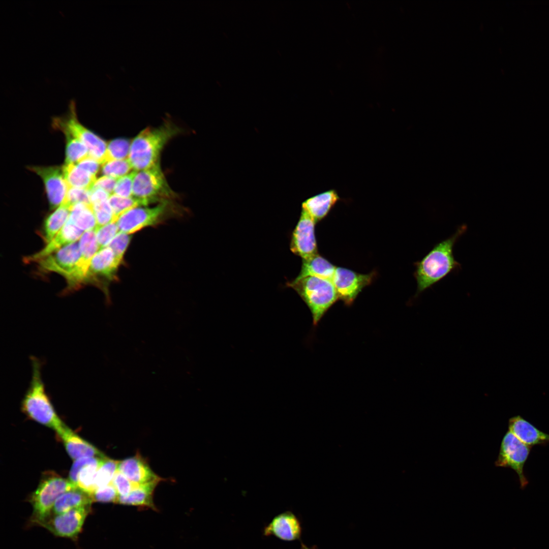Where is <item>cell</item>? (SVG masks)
<instances>
[{
	"instance_id": "obj_1",
	"label": "cell",
	"mask_w": 549,
	"mask_h": 549,
	"mask_svg": "<svg viewBox=\"0 0 549 549\" xmlns=\"http://www.w3.org/2000/svg\"><path fill=\"white\" fill-rule=\"evenodd\" d=\"M467 229L466 225H461L453 234L435 245L421 259L413 263V276L417 284L414 299L449 274L461 269V264L454 258L453 248Z\"/></svg>"
},
{
	"instance_id": "obj_2",
	"label": "cell",
	"mask_w": 549,
	"mask_h": 549,
	"mask_svg": "<svg viewBox=\"0 0 549 549\" xmlns=\"http://www.w3.org/2000/svg\"><path fill=\"white\" fill-rule=\"evenodd\" d=\"M30 359L32 378L21 402V410L29 418L57 433L65 424L56 413L46 392L42 377L43 362L34 356Z\"/></svg>"
},
{
	"instance_id": "obj_3",
	"label": "cell",
	"mask_w": 549,
	"mask_h": 549,
	"mask_svg": "<svg viewBox=\"0 0 549 549\" xmlns=\"http://www.w3.org/2000/svg\"><path fill=\"white\" fill-rule=\"evenodd\" d=\"M178 127L166 122L157 128H147L131 141L128 160L134 170L148 169L159 163L160 153L166 144L179 134Z\"/></svg>"
},
{
	"instance_id": "obj_4",
	"label": "cell",
	"mask_w": 549,
	"mask_h": 549,
	"mask_svg": "<svg viewBox=\"0 0 549 549\" xmlns=\"http://www.w3.org/2000/svg\"><path fill=\"white\" fill-rule=\"evenodd\" d=\"M36 263L40 272H54L65 278L67 283L66 293L85 284L88 268L82 261L79 243L77 242L64 246Z\"/></svg>"
},
{
	"instance_id": "obj_5",
	"label": "cell",
	"mask_w": 549,
	"mask_h": 549,
	"mask_svg": "<svg viewBox=\"0 0 549 549\" xmlns=\"http://www.w3.org/2000/svg\"><path fill=\"white\" fill-rule=\"evenodd\" d=\"M311 311L314 325L318 324L328 310L339 299L332 283L329 280L307 277L288 282Z\"/></svg>"
},
{
	"instance_id": "obj_6",
	"label": "cell",
	"mask_w": 549,
	"mask_h": 549,
	"mask_svg": "<svg viewBox=\"0 0 549 549\" xmlns=\"http://www.w3.org/2000/svg\"><path fill=\"white\" fill-rule=\"evenodd\" d=\"M77 488L69 479L55 472H45L37 489L28 498L33 507L30 524L40 526L50 516L57 498L65 492Z\"/></svg>"
},
{
	"instance_id": "obj_7",
	"label": "cell",
	"mask_w": 549,
	"mask_h": 549,
	"mask_svg": "<svg viewBox=\"0 0 549 549\" xmlns=\"http://www.w3.org/2000/svg\"><path fill=\"white\" fill-rule=\"evenodd\" d=\"M174 196L161 170L159 163L148 169L137 171L133 182V197L143 206L168 201Z\"/></svg>"
},
{
	"instance_id": "obj_8",
	"label": "cell",
	"mask_w": 549,
	"mask_h": 549,
	"mask_svg": "<svg viewBox=\"0 0 549 549\" xmlns=\"http://www.w3.org/2000/svg\"><path fill=\"white\" fill-rule=\"evenodd\" d=\"M75 105L71 101L68 114L53 120V126L62 131L65 135H69L83 142L88 149V156L102 164L105 159L107 144L95 134L87 129L78 121Z\"/></svg>"
},
{
	"instance_id": "obj_9",
	"label": "cell",
	"mask_w": 549,
	"mask_h": 549,
	"mask_svg": "<svg viewBox=\"0 0 549 549\" xmlns=\"http://www.w3.org/2000/svg\"><path fill=\"white\" fill-rule=\"evenodd\" d=\"M121 262L109 247H104L91 259L85 279V284H90L101 289L110 303L108 285L117 278L118 268Z\"/></svg>"
},
{
	"instance_id": "obj_10",
	"label": "cell",
	"mask_w": 549,
	"mask_h": 549,
	"mask_svg": "<svg viewBox=\"0 0 549 549\" xmlns=\"http://www.w3.org/2000/svg\"><path fill=\"white\" fill-rule=\"evenodd\" d=\"M169 203L168 201L160 203L153 207L137 206L126 211L116 221L119 231L132 234L162 223L170 216Z\"/></svg>"
},
{
	"instance_id": "obj_11",
	"label": "cell",
	"mask_w": 549,
	"mask_h": 549,
	"mask_svg": "<svg viewBox=\"0 0 549 549\" xmlns=\"http://www.w3.org/2000/svg\"><path fill=\"white\" fill-rule=\"evenodd\" d=\"M530 452V447L524 444L508 431L502 439L499 454L495 463L497 466L513 469L517 474L522 489L528 483L524 473V467Z\"/></svg>"
},
{
	"instance_id": "obj_12",
	"label": "cell",
	"mask_w": 549,
	"mask_h": 549,
	"mask_svg": "<svg viewBox=\"0 0 549 549\" xmlns=\"http://www.w3.org/2000/svg\"><path fill=\"white\" fill-rule=\"evenodd\" d=\"M91 511V506H87L51 515L40 526L55 536L68 538L76 541Z\"/></svg>"
},
{
	"instance_id": "obj_13",
	"label": "cell",
	"mask_w": 549,
	"mask_h": 549,
	"mask_svg": "<svg viewBox=\"0 0 549 549\" xmlns=\"http://www.w3.org/2000/svg\"><path fill=\"white\" fill-rule=\"evenodd\" d=\"M375 274L374 271L361 274L346 268L336 267L332 281L339 299L347 306L351 305L361 290L372 282Z\"/></svg>"
},
{
	"instance_id": "obj_14",
	"label": "cell",
	"mask_w": 549,
	"mask_h": 549,
	"mask_svg": "<svg viewBox=\"0 0 549 549\" xmlns=\"http://www.w3.org/2000/svg\"><path fill=\"white\" fill-rule=\"evenodd\" d=\"M316 224L310 215L302 209L299 220L292 233L290 248L293 253L302 260L318 254L315 234Z\"/></svg>"
},
{
	"instance_id": "obj_15",
	"label": "cell",
	"mask_w": 549,
	"mask_h": 549,
	"mask_svg": "<svg viewBox=\"0 0 549 549\" xmlns=\"http://www.w3.org/2000/svg\"><path fill=\"white\" fill-rule=\"evenodd\" d=\"M28 169L42 179L51 208L60 206L65 200L68 185L64 178L62 168L57 166H32Z\"/></svg>"
},
{
	"instance_id": "obj_16",
	"label": "cell",
	"mask_w": 549,
	"mask_h": 549,
	"mask_svg": "<svg viewBox=\"0 0 549 549\" xmlns=\"http://www.w3.org/2000/svg\"><path fill=\"white\" fill-rule=\"evenodd\" d=\"M265 536H274L282 540H299L302 533L301 523L292 512L287 511L274 516L263 530Z\"/></svg>"
},
{
	"instance_id": "obj_17",
	"label": "cell",
	"mask_w": 549,
	"mask_h": 549,
	"mask_svg": "<svg viewBox=\"0 0 549 549\" xmlns=\"http://www.w3.org/2000/svg\"><path fill=\"white\" fill-rule=\"evenodd\" d=\"M117 470L136 485L162 479L154 472L139 451L135 455L119 461Z\"/></svg>"
},
{
	"instance_id": "obj_18",
	"label": "cell",
	"mask_w": 549,
	"mask_h": 549,
	"mask_svg": "<svg viewBox=\"0 0 549 549\" xmlns=\"http://www.w3.org/2000/svg\"><path fill=\"white\" fill-rule=\"evenodd\" d=\"M83 231L68 220L56 236L40 252L24 258L26 263L39 260L57 251L64 246L76 242L82 235Z\"/></svg>"
},
{
	"instance_id": "obj_19",
	"label": "cell",
	"mask_w": 549,
	"mask_h": 549,
	"mask_svg": "<svg viewBox=\"0 0 549 549\" xmlns=\"http://www.w3.org/2000/svg\"><path fill=\"white\" fill-rule=\"evenodd\" d=\"M56 434L63 441L68 454L73 460L105 456L101 451L75 434L66 424Z\"/></svg>"
},
{
	"instance_id": "obj_20",
	"label": "cell",
	"mask_w": 549,
	"mask_h": 549,
	"mask_svg": "<svg viewBox=\"0 0 549 549\" xmlns=\"http://www.w3.org/2000/svg\"><path fill=\"white\" fill-rule=\"evenodd\" d=\"M508 429L509 431L528 446L549 442V434L539 430L520 415L509 419Z\"/></svg>"
},
{
	"instance_id": "obj_21",
	"label": "cell",
	"mask_w": 549,
	"mask_h": 549,
	"mask_svg": "<svg viewBox=\"0 0 549 549\" xmlns=\"http://www.w3.org/2000/svg\"><path fill=\"white\" fill-rule=\"evenodd\" d=\"M340 199L335 190H329L307 199L302 204V209L317 223L328 215Z\"/></svg>"
},
{
	"instance_id": "obj_22",
	"label": "cell",
	"mask_w": 549,
	"mask_h": 549,
	"mask_svg": "<svg viewBox=\"0 0 549 549\" xmlns=\"http://www.w3.org/2000/svg\"><path fill=\"white\" fill-rule=\"evenodd\" d=\"M336 267L318 253L302 260L300 271L294 279L298 280L307 277H314L332 280Z\"/></svg>"
},
{
	"instance_id": "obj_23",
	"label": "cell",
	"mask_w": 549,
	"mask_h": 549,
	"mask_svg": "<svg viewBox=\"0 0 549 549\" xmlns=\"http://www.w3.org/2000/svg\"><path fill=\"white\" fill-rule=\"evenodd\" d=\"M93 500L88 493L78 489L67 491L60 496L53 507L51 515L63 513L72 509L91 506Z\"/></svg>"
},
{
	"instance_id": "obj_24",
	"label": "cell",
	"mask_w": 549,
	"mask_h": 549,
	"mask_svg": "<svg viewBox=\"0 0 549 549\" xmlns=\"http://www.w3.org/2000/svg\"><path fill=\"white\" fill-rule=\"evenodd\" d=\"M163 478L136 485L126 496H119L117 503L140 507L155 508L153 502L154 490Z\"/></svg>"
},
{
	"instance_id": "obj_25",
	"label": "cell",
	"mask_w": 549,
	"mask_h": 549,
	"mask_svg": "<svg viewBox=\"0 0 549 549\" xmlns=\"http://www.w3.org/2000/svg\"><path fill=\"white\" fill-rule=\"evenodd\" d=\"M70 211V207L62 203L46 218L43 227L42 237L46 244L55 237L66 223Z\"/></svg>"
},
{
	"instance_id": "obj_26",
	"label": "cell",
	"mask_w": 549,
	"mask_h": 549,
	"mask_svg": "<svg viewBox=\"0 0 549 549\" xmlns=\"http://www.w3.org/2000/svg\"><path fill=\"white\" fill-rule=\"evenodd\" d=\"M62 170L69 187L90 190L97 180V176L80 168L76 164H65Z\"/></svg>"
},
{
	"instance_id": "obj_27",
	"label": "cell",
	"mask_w": 549,
	"mask_h": 549,
	"mask_svg": "<svg viewBox=\"0 0 549 549\" xmlns=\"http://www.w3.org/2000/svg\"><path fill=\"white\" fill-rule=\"evenodd\" d=\"M68 220L82 231L95 229L97 221L92 204L78 203L71 208Z\"/></svg>"
},
{
	"instance_id": "obj_28",
	"label": "cell",
	"mask_w": 549,
	"mask_h": 549,
	"mask_svg": "<svg viewBox=\"0 0 549 549\" xmlns=\"http://www.w3.org/2000/svg\"><path fill=\"white\" fill-rule=\"evenodd\" d=\"M78 243L82 261L84 265L88 268L91 259L100 249L95 230L85 231L83 233Z\"/></svg>"
},
{
	"instance_id": "obj_29",
	"label": "cell",
	"mask_w": 549,
	"mask_h": 549,
	"mask_svg": "<svg viewBox=\"0 0 549 549\" xmlns=\"http://www.w3.org/2000/svg\"><path fill=\"white\" fill-rule=\"evenodd\" d=\"M66 138L65 164H77L88 156V149L79 140L69 135Z\"/></svg>"
},
{
	"instance_id": "obj_30",
	"label": "cell",
	"mask_w": 549,
	"mask_h": 549,
	"mask_svg": "<svg viewBox=\"0 0 549 549\" xmlns=\"http://www.w3.org/2000/svg\"><path fill=\"white\" fill-rule=\"evenodd\" d=\"M131 144V142L129 140L124 138H117L110 141L107 144L104 162L110 160L128 159Z\"/></svg>"
},
{
	"instance_id": "obj_31",
	"label": "cell",
	"mask_w": 549,
	"mask_h": 549,
	"mask_svg": "<svg viewBox=\"0 0 549 549\" xmlns=\"http://www.w3.org/2000/svg\"><path fill=\"white\" fill-rule=\"evenodd\" d=\"M119 463V461L107 457L104 460L96 474L95 481L96 490L111 483Z\"/></svg>"
},
{
	"instance_id": "obj_32",
	"label": "cell",
	"mask_w": 549,
	"mask_h": 549,
	"mask_svg": "<svg viewBox=\"0 0 549 549\" xmlns=\"http://www.w3.org/2000/svg\"><path fill=\"white\" fill-rule=\"evenodd\" d=\"M132 166L128 159L120 160H110L102 164V171L103 175L110 176L119 179L132 171Z\"/></svg>"
},
{
	"instance_id": "obj_33",
	"label": "cell",
	"mask_w": 549,
	"mask_h": 549,
	"mask_svg": "<svg viewBox=\"0 0 549 549\" xmlns=\"http://www.w3.org/2000/svg\"><path fill=\"white\" fill-rule=\"evenodd\" d=\"M108 202L114 213L115 222L117 218L126 211L137 206H143L141 202L134 198H124L115 194L110 196Z\"/></svg>"
},
{
	"instance_id": "obj_34",
	"label": "cell",
	"mask_w": 549,
	"mask_h": 549,
	"mask_svg": "<svg viewBox=\"0 0 549 549\" xmlns=\"http://www.w3.org/2000/svg\"><path fill=\"white\" fill-rule=\"evenodd\" d=\"M92 205L97 221L96 227L115 222L114 213L108 200Z\"/></svg>"
},
{
	"instance_id": "obj_35",
	"label": "cell",
	"mask_w": 549,
	"mask_h": 549,
	"mask_svg": "<svg viewBox=\"0 0 549 549\" xmlns=\"http://www.w3.org/2000/svg\"><path fill=\"white\" fill-rule=\"evenodd\" d=\"M97 240L100 249L107 247L119 232L116 222L95 228Z\"/></svg>"
},
{
	"instance_id": "obj_36",
	"label": "cell",
	"mask_w": 549,
	"mask_h": 549,
	"mask_svg": "<svg viewBox=\"0 0 549 549\" xmlns=\"http://www.w3.org/2000/svg\"><path fill=\"white\" fill-rule=\"evenodd\" d=\"M131 238V234L119 231L107 246L112 249L116 258L121 262Z\"/></svg>"
},
{
	"instance_id": "obj_37",
	"label": "cell",
	"mask_w": 549,
	"mask_h": 549,
	"mask_svg": "<svg viewBox=\"0 0 549 549\" xmlns=\"http://www.w3.org/2000/svg\"><path fill=\"white\" fill-rule=\"evenodd\" d=\"M137 171L133 170L128 174L117 179L113 194L124 198L133 196V182Z\"/></svg>"
},
{
	"instance_id": "obj_38",
	"label": "cell",
	"mask_w": 549,
	"mask_h": 549,
	"mask_svg": "<svg viewBox=\"0 0 549 549\" xmlns=\"http://www.w3.org/2000/svg\"><path fill=\"white\" fill-rule=\"evenodd\" d=\"M89 190L69 187L66 197L63 203L71 207L78 203L91 204Z\"/></svg>"
},
{
	"instance_id": "obj_39",
	"label": "cell",
	"mask_w": 549,
	"mask_h": 549,
	"mask_svg": "<svg viewBox=\"0 0 549 549\" xmlns=\"http://www.w3.org/2000/svg\"><path fill=\"white\" fill-rule=\"evenodd\" d=\"M119 495L112 484L97 489L92 495L94 502L117 503Z\"/></svg>"
},
{
	"instance_id": "obj_40",
	"label": "cell",
	"mask_w": 549,
	"mask_h": 549,
	"mask_svg": "<svg viewBox=\"0 0 549 549\" xmlns=\"http://www.w3.org/2000/svg\"><path fill=\"white\" fill-rule=\"evenodd\" d=\"M112 484L116 490L119 496L125 497L129 494L137 485L134 484L123 474L117 470L112 479Z\"/></svg>"
},
{
	"instance_id": "obj_41",
	"label": "cell",
	"mask_w": 549,
	"mask_h": 549,
	"mask_svg": "<svg viewBox=\"0 0 549 549\" xmlns=\"http://www.w3.org/2000/svg\"><path fill=\"white\" fill-rule=\"evenodd\" d=\"M117 179L110 176L103 175L97 179L93 187L102 189L112 195L113 194Z\"/></svg>"
},
{
	"instance_id": "obj_42",
	"label": "cell",
	"mask_w": 549,
	"mask_h": 549,
	"mask_svg": "<svg viewBox=\"0 0 549 549\" xmlns=\"http://www.w3.org/2000/svg\"><path fill=\"white\" fill-rule=\"evenodd\" d=\"M76 164L80 168L96 176L99 170L100 163L89 156Z\"/></svg>"
},
{
	"instance_id": "obj_43",
	"label": "cell",
	"mask_w": 549,
	"mask_h": 549,
	"mask_svg": "<svg viewBox=\"0 0 549 549\" xmlns=\"http://www.w3.org/2000/svg\"><path fill=\"white\" fill-rule=\"evenodd\" d=\"M111 195L102 189L93 187L90 191V202L92 205L107 201Z\"/></svg>"
},
{
	"instance_id": "obj_44",
	"label": "cell",
	"mask_w": 549,
	"mask_h": 549,
	"mask_svg": "<svg viewBox=\"0 0 549 549\" xmlns=\"http://www.w3.org/2000/svg\"><path fill=\"white\" fill-rule=\"evenodd\" d=\"M301 548L302 549H311V548H309L308 546H307L303 543H301Z\"/></svg>"
}]
</instances>
